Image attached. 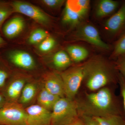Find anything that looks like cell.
Masks as SVG:
<instances>
[{
  "label": "cell",
  "instance_id": "1",
  "mask_svg": "<svg viewBox=\"0 0 125 125\" xmlns=\"http://www.w3.org/2000/svg\"><path fill=\"white\" fill-rule=\"evenodd\" d=\"M115 87L85 92L83 96L75 98L79 116L101 117L116 115L125 117L122 100L115 94Z\"/></svg>",
  "mask_w": 125,
  "mask_h": 125
},
{
  "label": "cell",
  "instance_id": "2",
  "mask_svg": "<svg viewBox=\"0 0 125 125\" xmlns=\"http://www.w3.org/2000/svg\"><path fill=\"white\" fill-rule=\"evenodd\" d=\"M84 78L83 83L90 92L118 84L119 73L115 62L111 63L99 57L91 58L83 63Z\"/></svg>",
  "mask_w": 125,
  "mask_h": 125
},
{
  "label": "cell",
  "instance_id": "3",
  "mask_svg": "<svg viewBox=\"0 0 125 125\" xmlns=\"http://www.w3.org/2000/svg\"><path fill=\"white\" fill-rule=\"evenodd\" d=\"M51 114L52 125H69L80 117L75 100L66 97L59 98Z\"/></svg>",
  "mask_w": 125,
  "mask_h": 125
},
{
  "label": "cell",
  "instance_id": "4",
  "mask_svg": "<svg viewBox=\"0 0 125 125\" xmlns=\"http://www.w3.org/2000/svg\"><path fill=\"white\" fill-rule=\"evenodd\" d=\"M60 74L64 83L65 97L74 100L83 83L84 78L83 64L73 66Z\"/></svg>",
  "mask_w": 125,
  "mask_h": 125
},
{
  "label": "cell",
  "instance_id": "5",
  "mask_svg": "<svg viewBox=\"0 0 125 125\" xmlns=\"http://www.w3.org/2000/svg\"><path fill=\"white\" fill-rule=\"evenodd\" d=\"M27 115L22 104L7 102L0 108V125H27Z\"/></svg>",
  "mask_w": 125,
  "mask_h": 125
},
{
  "label": "cell",
  "instance_id": "6",
  "mask_svg": "<svg viewBox=\"0 0 125 125\" xmlns=\"http://www.w3.org/2000/svg\"><path fill=\"white\" fill-rule=\"evenodd\" d=\"M74 36L76 40L84 41L99 49L106 51L110 49L109 45L101 38L98 30L90 24L78 25Z\"/></svg>",
  "mask_w": 125,
  "mask_h": 125
},
{
  "label": "cell",
  "instance_id": "7",
  "mask_svg": "<svg viewBox=\"0 0 125 125\" xmlns=\"http://www.w3.org/2000/svg\"><path fill=\"white\" fill-rule=\"evenodd\" d=\"M62 18V23L73 28L78 27L87 15L89 8L81 7L76 0L66 1Z\"/></svg>",
  "mask_w": 125,
  "mask_h": 125
},
{
  "label": "cell",
  "instance_id": "8",
  "mask_svg": "<svg viewBox=\"0 0 125 125\" xmlns=\"http://www.w3.org/2000/svg\"><path fill=\"white\" fill-rule=\"evenodd\" d=\"M10 4L14 12L27 16L39 24L47 26L51 22V19L49 16L38 7L30 3L16 0L12 1Z\"/></svg>",
  "mask_w": 125,
  "mask_h": 125
},
{
  "label": "cell",
  "instance_id": "9",
  "mask_svg": "<svg viewBox=\"0 0 125 125\" xmlns=\"http://www.w3.org/2000/svg\"><path fill=\"white\" fill-rule=\"evenodd\" d=\"M27 125H52L51 112L40 105H33L25 109Z\"/></svg>",
  "mask_w": 125,
  "mask_h": 125
},
{
  "label": "cell",
  "instance_id": "10",
  "mask_svg": "<svg viewBox=\"0 0 125 125\" xmlns=\"http://www.w3.org/2000/svg\"><path fill=\"white\" fill-rule=\"evenodd\" d=\"M106 29L114 36H117L125 30V1L120 7L107 20Z\"/></svg>",
  "mask_w": 125,
  "mask_h": 125
},
{
  "label": "cell",
  "instance_id": "11",
  "mask_svg": "<svg viewBox=\"0 0 125 125\" xmlns=\"http://www.w3.org/2000/svg\"><path fill=\"white\" fill-rule=\"evenodd\" d=\"M43 80L44 88L47 91L59 97H65L64 83L60 73L49 72Z\"/></svg>",
  "mask_w": 125,
  "mask_h": 125
},
{
  "label": "cell",
  "instance_id": "12",
  "mask_svg": "<svg viewBox=\"0 0 125 125\" xmlns=\"http://www.w3.org/2000/svg\"><path fill=\"white\" fill-rule=\"evenodd\" d=\"M7 56L11 63L22 69L30 70L35 66L34 59L27 52L19 50L11 51L8 53Z\"/></svg>",
  "mask_w": 125,
  "mask_h": 125
},
{
  "label": "cell",
  "instance_id": "13",
  "mask_svg": "<svg viewBox=\"0 0 125 125\" xmlns=\"http://www.w3.org/2000/svg\"><path fill=\"white\" fill-rule=\"evenodd\" d=\"M25 26L24 19L16 16L7 21L3 28V33L7 38H14L23 31Z\"/></svg>",
  "mask_w": 125,
  "mask_h": 125
},
{
  "label": "cell",
  "instance_id": "14",
  "mask_svg": "<svg viewBox=\"0 0 125 125\" xmlns=\"http://www.w3.org/2000/svg\"><path fill=\"white\" fill-rule=\"evenodd\" d=\"M25 81L17 79L11 81L5 90L4 96L7 102H17L25 84Z\"/></svg>",
  "mask_w": 125,
  "mask_h": 125
},
{
  "label": "cell",
  "instance_id": "15",
  "mask_svg": "<svg viewBox=\"0 0 125 125\" xmlns=\"http://www.w3.org/2000/svg\"><path fill=\"white\" fill-rule=\"evenodd\" d=\"M118 1L113 0H101L98 2L95 9L97 17L103 18L116 11L119 7Z\"/></svg>",
  "mask_w": 125,
  "mask_h": 125
},
{
  "label": "cell",
  "instance_id": "16",
  "mask_svg": "<svg viewBox=\"0 0 125 125\" xmlns=\"http://www.w3.org/2000/svg\"><path fill=\"white\" fill-rule=\"evenodd\" d=\"M60 98H61L51 93L43 87L38 96V104L51 111L56 103Z\"/></svg>",
  "mask_w": 125,
  "mask_h": 125
},
{
  "label": "cell",
  "instance_id": "17",
  "mask_svg": "<svg viewBox=\"0 0 125 125\" xmlns=\"http://www.w3.org/2000/svg\"><path fill=\"white\" fill-rule=\"evenodd\" d=\"M52 63L56 69L60 70H65L70 67L72 61L67 52L60 51L53 55Z\"/></svg>",
  "mask_w": 125,
  "mask_h": 125
},
{
  "label": "cell",
  "instance_id": "18",
  "mask_svg": "<svg viewBox=\"0 0 125 125\" xmlns=\"http://www.w3.org/2000/svg\"><path fill=\"white\" fill-rule=\"evenodd\" d=\"M66 51L72 61L76 63L84 61L89 55L88 50L84 47L79 45H70L67 47Z\"/></svg>",
  "mask_w": 125,
  "mask_h": 125
},
{
  "label": "cell",
  "instance_id": "19",
  "mask_svg": "<svg viewBox=\"0 0 125 125\" xmlns=\"http://www.w3.org/2000/svg\"><path fill=\"white\" fill-rule=\"evenodd\" d=\"M111 57L116 62L125 59V33L117 41Z\"/></svg>",
  "mask_w": 125,
  "mask_h": 125
},
{
  "label": "cell",
  "instance_id": "20",
  "mask_svg": "<svg viewBox=\"0 0 125 125\" xmlns=\"http://www.w3.org/2000/svg\"><path fill=\"white\" fill-rule=\"evenodd\" d=\"M37 92V88L32 83H28L25 85L20 97V102L22 104L28 103L35 97Z\"/></svg>",
  "mask_w": 125,
  "mask_h": 125
},
{
  "label": "cell",
  "instance_id": "21",
  "mask_svg": "<svg viewBox=\"0 0 125 125\" xmlns=\"http://www.w3.org/2000/svg\"><path fill=\"white\" fill-rule=\"evenodd\" d=\"M93 118L99 125H125V117L119 115H110L104 117Z\"/></svg>",
  "mask_w": 125,
  "mask_h": 125
},
{
  "label": "cell",
  "instance_id": "22",
  "mask_svg": "<svg viewBox=\"0 0 125 125\" xmlns=\"http://www.w3.org/2000/svg\"><path fill=\"white\" fill-rule=\"evenodd\" d=\"M49 36L48 33L42 29H37L34 30L28 39V42L32 45L39 44Z\"/></svg>",
  "mask_w": 125,
  "mask_h": 125
},
{
  "label": "cell",
  "instance_id": "23",
  "mask_svg": "<svg viewBox=\"0 0 125 125\" xmlns=\"http://www.w3.org/2000/svg\"><path fill=\"white\" fill-rule=\"evenodd\" d=\"M14 12L10 3L0 1V29L5 21Z\"/></svg>",
  "mask_w": 125,
  "mask_h": 125
},
{
  "label": "cell",
  "instance_id": "24",
  "mask_svg": "<svg viewBox=\"0 0 125 125\" xmlns=\"http://www.w3.org/2000/svg\"><path fill=\"white\" fill-rule=\"evenodd\" d=\"M56 44L55 39L49 36L39 43L38 48L40 51L42 52H48L52 50Z\"/></svg>",
  "mask_w": 125,
  "mask_h": 125
},
{
  "label": "cell",
  "instance_id": "25",
  "mask_svg": "<svg viewBox=\"0 0 125 125\" xmlns=\"http://www.w3.org/2000/svg\"><path fill=\"white\" fill-rule=\"evenodd\" d=\"M65 1L63 0H42L40 2L50 9H57L62 6Z\"/></svg>",
  "mask_w": 125,
  "mask_h": 125
},
{
  "label": "cell",
  "instance_id": "26",
  "mask_svg": "<svg viewBox=\"0 0 125 125\" xmlns=\"http://www.w3.org/2000/svg\"><path fill=\"white\" fill-rule=\"evenodd\" d=\"M118 84L120 87V97L122 100L125 112V80L120 73L118 76Z\"/></svg>",
  "mask_w": 125,
  "mask_h": 125
},
{
  "label": "cell",
  "instance_id": "27",
  "mask_svg": "<svg viewBox=\"0 0 125 125\" xmlns=\"http://www.w3.org/2000/svg\"><path fill=\"white\" fill-rule=\"evenodd\" d=\"M117 70L125 80V59L115 62Z\"/></svg>",
  "mask_w": 125,
  "mask_h": 125
},
{
  "label": "cell",
  "instance_id": "28",
  "mask_svg": "<svg viewBox=\"0 0 125 125\" xmlns=\"http://www.w3.org/2000/svg\"><path fill=\"white\" fill-rule=\"evenodd\" d=\"M8 76L9 74L5 70L0 68V89L4 87Z\"/></svg>",
  "mask_w": 125,
  "mask_h": 125
},
{
  "label": "cell",
  "instance_id": "29",
  "mask_svg": "<svg viewBox=\"0 0 125 125\" xmlns=\"http://www.w3.org/2000/svg\"><path fill=\"white\" fill-rule=\"evenodd\" d=\"M84 125H99L93 117H92L81 116H80Z\"/></svg>",
  "mask_w": 125,
  "mask_h": 125
},
{
  "label": "cell",
  "instance_id": "30",
  "mask_svg": "<svg viewBox=\"0 0 125 125\" xmlns=\"http://www.w3.org/2000/svg\"><path fill=\"white\" fill-rule=\"evenodd\" d=\"M7 102L4 96L0 94V108L2 107Z\"/></svg>",
  "mask_w": 125,
  "mask_h": 125
},
{
  "label": "cell",
  "instance_id": "31",
  "mask_svg": "<svg viewBox=\"0 0 125 125\" xmlns=\"http://www.w3.org/2000/svg\"><path fill=\"white\" fill-rule=\"evenodd\" d=\"M69 125H84L82 119L80 117Z\"/></svg>",
  "mask_w": 125,
  "mask_h": 125
},
{
  "label": "cell",
  "instance_id": "32",
  "mask_svg": "<svg viewBox=\"0 0 125 125\" xmlns=\"http://www.w3.org/2000/svg\"><path fill=\"white\" fill-rule=\"evenodd\" d=\"M5 44V42L0 35V48L4 46Z\"/></svg>",
  "mask_w": 125,
  "mask_h": 125
}]
</instances>
